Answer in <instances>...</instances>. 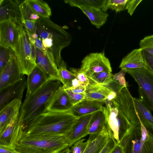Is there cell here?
Listing matches in <instances>:
<instances>
[{
	"label": "cell",
	"mask_w": 153,
	"mask_h": 153,
	"mask_svg": "<svg viewBox=\"0 0 153 153\" xmlns=\"http://www.w3.org/2000/svg\"><path fill=\"white\" fill-rule=\"evenodd\" d=\"M36 63L37 66L50 79L62 82L58 67L52 54L48 51H43L36 48Z\"/></svg>",
	"instance_id": "obj_13"
},
{
	"label": "cell",
	"mask_w": 153,
	"mask_h": 153,
	"mask_svg": "<svg viewBox=\"0 0 153 153\" xmlns=\"http://www.w3.org/2000/svg\"><path fill=\"white\" fill-rule=\"evenodd\" d=\"M22 105V100L16 99L0 110V133L13 118L19 114Z\"/></svg>",
	"instance_id": "obj_19"
},
{
	"label": "cell",
	"mask_w": 153,
	"mask_h": 153,
	"mask_svg": "<svg viewBox=\"0 0 153 153\" xmlns=\"http://www.w3.org/2000/svg\"><path fill=\"white\" fill-rule=\"evenodd\" d=\"M92 114L78 117L70 130L64 135L69 147L88 134V127Z\"/></svg>",
	"instance_id": "obj_14"
},
{
	"label": "cell",
	"mask_w": 153,
	"mask_h": 153,
	"mask_svg": "<svg viewBox=\"0 0 153 153\" xmlns=\"http://www.w3.org/2000/svg\"><path fill=\"white\" fill-rule=\"evenodd\" d=\"M63 88L69 97L74 106L85 100V93H75L69 88Z\"/></svg>",
	"instance_id": "obj_37"
},
{
	"label": "cell",
	"mask_w": 153,
	"mask_h": 153,
	"mask_svg": "<svg viewBox=\"0 0 153 153\" xmlns=\"http://www.w3.org/2000/svg\"><path fill=\"white\" fill-rule=\"evenodd\" d=\"M133 99L140 120L145 128L153 131V116L151 111L139 98L133 97Z\"/></svg>",
	"instance_id": "obj_27"
},
{
	"label": "cell",
	"mask_w": 153,
	"mask_h": 153,
	"mask_svg": "<svg viewBox=\"0 0 153 153\" xmlns=\"http://www.w3.org/2000/svg\"><path fill=\"white\" fill-rule=\"evenodd\" d=\"M67 146L64 135H30L24 133L14 148L20 153H54Z\"/></svg>",
	"instance_id": "obj_4"
},
{
	"label": "cell",
	"mask_w": 153,
	"mask_h": 153,
	"mask_svg": "<svg viewBox=\"0 0 153 153\" xmlns=\"http://www.w3.org/2000/svg\"><path fill=\"white\" fill-rule=\"evenodd\" d=\"M19 114L13 118L0 133V145L14 147L24 133Z\"/></svg>",
	"instance_id": "obj_11"
},
{
	"label": "cell",
	"mask_w": 153,
	"mask_h": 153,
	"mask_svg": "<svg viewBox=\"0 0 153 153\" xmlns=\"http://www.w3.org/2000/svg\"><path fill=\"white\" fill-rule=\"evenodd\" d=\"M103 103L100 102L85 100L74 105L70 111L74 116L78 118L102 110L104 107Z\"/></svg>",
	"instance_id": "obj_20"
},
{
	"label": "cell",
	"mask_w": 153,
	"mask_h": 153,
	"mask_svg": "<svg viewBox=\"0 0 153 153\" xmlns=\"http://www.w3.org/2000/svg\"><path fill=\"white\" fill-rule=\"evenodd\" d=\"M106 121L105 106L101 110L93 113L88 128L89 135L100 133L105 127Z\"/></svg>",
	"instance_id": "obj_26"
},
{
	"label": "cell",
	"mask_w": 153,
	"mask_h": 153,
	"mask_svg": "<svg viewBox=\"0 0 153 153\" xmlns=\"http://www.w3.org/2000/svg\"><path fill=\"white\" fill-rule=\"evenodd\" d=\"M85 139H80L76 141L71 149L72 153H83L86 149L88 143V140L84 142Z\"/></svg>",
	"instance_id": "obj_38"
},
{
	"label": "cell",
	"mask_w": 153,
	"mask_h": 153,
	"mask_svg": "<svg viewBox=\"0 0 153 153\" xmlns=\"http://www.w3.org/2000/svg\"><path fill=\"white\" fill-rule=\"evenodd\" d=\"M21 2L18 0H0V23L8 21L21 22Z\"/></svg>",
	"instance_id": "obj_17"
},
{
	"label": "cell",
	"mask_w": 153,
	"mask_h": 153,
	"mask_svg": "<svg viewBox=\"0 0 153 153\" xmlns=\"http://www.w3.org/2000/svg\"><path fill=\"white\" fill-rule=\"evenodd\" d=\"M68 88L70 89L73 92L76 94H85L86 87L83 85H80L74 87H71Z\"/></svg>",
	"instance_id": "obj_43"
},
{
	"label": "cell",
	"mask_w": 153,
	"mask_h": 153,
	"mask_svg": "<svg viewBox=\"0 0 153 153\" xmlns=\"http://www.w3.org/2000/svg\"><path fill=\"white\" fill-rule=\"evenodd\" d=\"M27 86L24 76L20 80L0 91V110L7 105L16 99L22 100L24 91Z\"/></svg>",
	"instance_id": "obj_15"
},
{
	"label": "cell",
	"mask_w": 153,
	"mask_h": 153,
	"mask_svg": "<svg viewBox=\"0 0 153 153\" xmlns=\"http://www.w3.org/2000/svg\"><path fill=\"white\" fill-rule=\"evenodd\" d=\"M142 50L139 48L132 51L123 58L119 68L127 70L140 68L145 66Z\"/></svg>",
	"instance_id": "obj_24"
},
{
	"label": "cell",
	"mask_w": 153,
	"mask_h": 153,
	"mask_svg": "<svg viewBox=\"0 0 153 153\" xmlns=\"http://www.w3.org/2000/svg\"><path fill=\"white\" fill-rule=\"evenodd\" d=\"M36 25V33L42 41L44 51H48L52 54L58 67L63 60L61 51L70 45L72 36L50 18L40 17Z\"/></svg>",
	"instance_id": "obj_2"
},
{
	"label": "cell",
	"mask_w": 153,
	"mask_h": 153,
	"mask_svg": "<svg viewBox=\"0 0 153 153\" xmlns=\"http://www.w3.org/2000/svg\"><path fill=\"white\" fill-rule=\"evenodd\" d=\"M143 0H128L126 6V10L130 16L133 14L136 8Z\"/></svg>",
	"instance_id": "obj_40"
},
{
	"label": "cell",
	"mask_w": 153,
	"mask_h": 153,
	"mask_svg": "<svg viewBox=\"0 0 153 153\" xmlns=\"http://www.w3.org/2000/svg\"><path fill=\"white\" fill-rule=\"evenodd\" d=\"M24 76L15 54L10 61L0 71V91L18 82Z\"/></svg>",
	"instance_id": "obj_12"
},
{
	"label": "cell",
	"mask_w": 153,
	"mask_h": 153,
	"mask_svg": "<svg viewBox=\"0 0 153 153\" xmlns=\"http://www.w3.org/2000/svg\"><path fill=\"white\" fill-rule=\"evenodd\" d=\"M78 118L70 110L62 112L46 111L30 123L25 133L30 135H65Z\"/></svg>",
	"instance_id": "obj_1"
},
{
	"label": "cell",
	"mask_w": 153,
	"mask_h": 153,
	"mask_svg": "<svg viewBox=\"0 0 153 153\" xmlns=\"http://www.w3.org/2000/svg\"><path fill=\"white\" fill-rule=\"evenodd\" d=\"M140 122V126L132 128L118 144L125 153H153V134Z\"/></svg>",
	"instance_id": "obj_6"
},
{
	"label": "cell",
	"mask_w": 153,
	"mask_h": 153,
	"mask_svg": "<svg viewBox=\"0 0 153 153\" xmlns=\"http://www.w3.org/2000/svg\"><path fill=\"white\" fill-rule=\"evenodd\" d=\"M69 147V146L66 147L54 153H70L71 152V149Z\"/></svg>",
	"instance_id": "obj_46"
},
{
	"label": "cell",
	"mask_w": 153,
	"mask_h": 153,
	"mask_svg": "<svg viewBox=\"0 0 153 153\" xmlns=\"http://www.w3.org/2000/svg\"><path fill=\"white\" fill-rule=\"evenodd\" d=\"M70 70L83 85L87 87L90 84V81L88 76L80 68H71Z\"/></svg>",
	"instance_id": "obj_36"
},
{
	"label": "cell",
	"mask_w": 153,
	"mask_h": 153,
	"mask_svg": "<svg viewBox=\"0 0 153 153\" xmlns=\"http://www.w3.org/2000/svg\"><path fill=\"white\" fill-rule=\"evenodd\" d=\"M80 69L88 77L103 71L111 72L112 70L110 62L104 51L86 55L81 61Z\"/></svg>",
	"instance_id": "obj_9"
},
{
	"label": "cell",
	"mask_w": 153,
	"mask_h": 153,
	"mask_svg": "<svg viewBox=\"0 0 153 153\" xmlns=\"http://www.w3.org/2000/svg\"><path fill=\"white\" fill-rule=\"evenodd\" d=\"M82 85L81 83L78 80L76 77L72 81V87H76L77 86Z\"/></svg>",
	"instance_id": "obj_45"
},
{
	"label": "cell",
	"mask_w": 153,
	"mask_h": 153,
	"mask_svg": "<svg viewBox=\"0 0 153 153\" xmlns=\"http://www.w3.org/2000/svg\"><path fill=\"white\" fill-rule=\"evenodd\" d=\"M64 1L71 7L79 8L80 7L86 6L101 10L106 0H65Z\"/></svg>",
	"instance_id": "obj_29"
},
{
	"label": "cell",
	"mask_w": 153,
	"mask_h": 153,
	"mask_svg": "<svg viewBox=\"0 0 153 153\" xmlns=\"http://www.w3.org/2000/svg\"><path fill=\"white\" fill-rule=\"evenodd\" d=\"M106 121L105 127L116 144H118L124 136L134 127L129 119L114 99L107 100L104 102Z\"/></svg>",
	"instance_id": "obj_5"
},
{
	"label": "cell",
	"mask_w": 153,
	"mask_h": 153,
	"mask_svg": "<svg viewBox=\"0 0 153 153\" xmlns=\"http://www.w3.org/2000/svg\"><path fill=\"white\" fill-rule=\"evenodd\" d=\"M140 48L144 50L153 56V35L144 37L139 43Z\"/></svg>",
	"instance_id": "obj_35"
},
{
	"label": "cell",
	"mask_w": 153,
	"mask_h": 153,
	"mask_svg": "<svg viewBox=\"0 0 153 153\" xmlns=\"http://www.w3.org/2000/svg\"><path fill=\"white\" fill-rule=\"evenodd\" d=\"M79 8L86 16L91 24L98 29L105 23L109 16L108 13L96 8L86 6Z\"/></svg>",
	"instance_id": "obj_25"
},
{
	"label": "cell",
	"mask_w": 153,
	"mask_h": 153,
	"mask_svg": "<svg viewBox=\"0 0 153 153\" xmlns=\"http://www.w3.org/2000/svg\"><path fill=\"white\" fill-rule=\"evenodd\" d=\"M21 23L30 35L36 33V23L40 17L33 10L26 0L21 2L19 5Z\"/></svg>",
	"instance_id": "obj_18"
},
{
	"label": "cell",
	"mask_w": 153,
	"mask_h": 153,
	"mask_svg": "<svg viewBox=\"0 0 153 153\" xmlns=\"http://www.w3.org/2000/svg\"><path fill=\"white\" fill-rule=\"evenodd\" d=\"M137 84L139 98L153 111V72L147 66L126 70Z\"/></svg>",
	"instance_id": "obj_8"
},
{
	"label": "cell",
	"mask_w": 153,
	"mask_h": 153,
	"mask_svg": "<svg viewBox=\"0 0 153 153\" xmlns=\"http://www.w3.org/2000/svg\"><path fill=\"white\" fill-rule=\"evenodd\" d=\"M142 53L146 65L153 72V56L144 50Z\"/></svg>",
	"instance_id": "obj_39"
},
{
	"label": "cell",
	"mask_w": 153,
	"mask_h": 153,
	"mask_svg": "<svg viewBox=\"0 0 153 153\" xmlns=\"http://www.w3.org/2000/svg\"><path fill=\"white\" fill-rule=\"evenodd\" d=\"M59 74L62 80L61 83L64 88H69L72 87V80L76 78L73 74L68 70L66 64L63 60L58 67Z\"/></svg>",
	"instance_id": "obj_30"
},
{
	"label": "cell",
	"mask_w": 153,
	"mask_h": 153,
	"mask_svg": "<svg viewBox=\"0 0 153 153\" xmlns=\"http://www.w3.org/2000/svg\"><path fill=\"white\" fill-rule=\"evenodd\" d=\"M59 80L49 79L32 94L26 96L19 116L25 132L29 124L36 116L46 111V108L56 90L61 85Z\"/></svg>",
	"instance_id": "obj_3"
},
{
	"label": "cell",
	"mask_w": 153,
	"mask_h": 153,
	"mask_svg": "<svg viewBox=\"0 0 153 153\" xmlns=\"http://www.w3.org/2000/svg\"><path fill=\"white\" fill-rule=\"evenodd\" d=\"M50 79L37 66L27 75L26 96L33 93L42 86Z\"/></svg>",
	"instance_id": "obj_21"
},
{
	"label": "cell",
	"mask_w": 153,
	"mask_h": 153,
	"mask_svg": "<svg viewBox=\"0 0 153 153\" xmlns=\"http://www.w3.org/2000/svg\"><path fill=\"white\" fill-rule=\"evenodd\" d=\"M34 11L40 17L50 18L51 15V9L45 2L40 0H26Z\"/></svg>",
	"instance_id": "obj_28"
},
{
	"label": "cell",
	"mask_w": 153,
	"mask_h": 153,
	"mask_svg": "<svg viewBox=\"0 0 153 153\" xmlns=\"http://www.w3.org/2000/svg\"><path fill=\"white\" fill-rule=\"evenodd\" d=\"M112 91L106 85L98 84H90L86 87L85 92V100L104 103Z\"/></svg>",
	"instance_id": "obj_22"
},
{
	"label": "cell",
	"mask_w": 153,
	"mask_h": 153,
	"mask_svg": "<svg viewBox=\"0 0 153 153\" xmlns=\"http://www.w3.org/2000/svg\"><path fill=\"white\" fill-rule=\"evenodd\" d=\"M116 145L113 140L110 138L99 153H110Z\"/></svg>",
	"instance_id": "obj_41"
},
{
	"label": "cell",
	"mask_w": 153,
	"mask_h": 153,
	"mask_svg": "<svg viewBox=\"0 0 153 153\" xmlns=\"http://www.w3.org/2000/svg\"><path fill=\"white\" fill-rule=\"evenodd\" d=\"M126 73V69H122L120 71L113 75V81L121 89L127 87L128 83L126 82L125 77Z\"/></svg>",
	"instance_id": "obj_34"
},
{
	"label": "cell",
	"mask_w": 153,
	"mask_h": 153,
	"mask_svg": "<svg viewBox=\"0 0 153 153\" xmlns=\"http://www.w3.org/2000/svg\"><path fill=\"white\" fill-rule=\"evenodd\" d=\"M113 75L111 72L103 71L88 78L90 84H98L106 85L113 81Z\"/></svg>",
	"instance_id": "obj_31"
},
{
	"label": "cell",
	"mask_w": 153,
	"mask_h": 153,
	"mask_svg": "<svg viewBox=\"0 0 153 153\" xmlns=\"http://www.w3.org/2000/svg\"><path fill=\"white\" fill-rule=\"evenodd\" d=\"M74 106L62 86L55 91L46 108V111L62 112L70 111Z\"/></svg>",
	"instance_id": "obj_16"
},
{
	"label": "cell",
	"mask_w": 153,
	"mask_h": 153,
	"mask_svg": "<svg viewBox=\"0 0 153 153\" xmlns=\"http://www.w3.org/2000/svg\"><path fill=\"white\" fill-rule=\"evenodd\" d=\"M15 54L12 48L0 46V71L10 61Z\"/></svg>",
	"instance_id": "obj_33"
},
{
	"label": "cell",
	"mask_w": 153,
	"mask_h": 153,
	"mask_svg": "<svg viewBox=\"0 0 153 153\" xmlns=\"http://www.w3.org/2000/svg\"><path fill=\"white\" fill-rule=\"evenodd\" d=\"M36 48L23 26L14 51L24 75L27 76L36 66Z\"/></svg>",
	"instance_id": "obj_7"
},
{
	"label": "cell",
	"mask_w": 153,
	"mask_h": 153,
	"mask_svg": "<svg viewBox=\"0 0 153 153\" xmlns=\"http://www.w3.org/2000/svg\"><path fill=\"white\" fill-rule=\"evenodd\" d=\"M128 1V0H106L101 10L106 13L108 9H110L116 13L119 12L126 9Z\"/></svg>",
	"instance_id": "obj_32"
},
{
	"label": "cell",
	"mask_w": 153,
	"mask_h": 153,
	"mask_svg": "<svg viewBox=\"0 0 153 153\" xmlns=\"http://www.w3.org/2000/svg\"><path fill=\"white\" fill-rule=\"evenodd\" d=\"M23 27L22 23L18 21L0 23V46L14 50Z\"/></svg>",
	"instance_id": "obj_10"
},
{
	"label": "cell",
	"mask_w": 153,
	"mask_h": 153,
	"mask_svg": "<svg viewBox=\"0 0 153 153\" xmlns=\"http://www.w3.org/2000/svg\"><path fill=\"white\" fill-rule=\"evenodd\" d=\"M0 153H20L14 148L4 145H0Z\"/></svg>",
	"instance_id": "obj_42"
},
{
	"label": "cell",
	"mask_w": 153,
	"mask_h": 153,
	"mask_svg": "<svg viewBox=\"0 0 153 153\" xmlns=\"http://www.w3.org/2000/svg\"><path fill=\"white\" fill-rule=\"evenodd\" d=\"M110 138L105 127L100 133L89 135L88 144L83 153H99Z\"/></svg>",
	"instance_id": "obj_23"
},
{
	"label": "cell",
	"mask_w": 153,
	"mask_h": 153,
	"mask_svg": "<svg viewBox=\"0 0 153 153\" xmlns=\"http://www.w3.org/2000/svg\"><path fill=\"white\" fill-rule=\"evenodd\" d=\"M110 153H125L123 148L118 144H116Z\"/></svg>",
	"instance_id": "obj_44"
}]
</instances>
